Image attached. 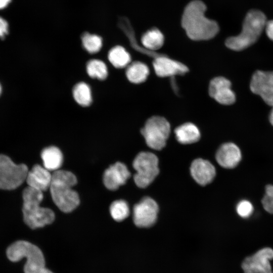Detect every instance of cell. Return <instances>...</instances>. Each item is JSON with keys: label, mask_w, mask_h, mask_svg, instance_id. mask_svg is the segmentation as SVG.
<instances>
[{"label": "cell", "mask_w": 273, "mask_h": 273, "mask_svg": "<svg viewBox=\"0 0 273 273\" xmlns=\"http://www.w3.org/2000/svg\"><path fill=\"white\" fill-rule=\"evenodd\" d=\"M206 9L202 1L194 0L184 9L181 24L187 36L192 40H209L215 36L219 31L217 22L205 16Z\"/></svg>", "instance_id": "6da1fadb"}, {"label": "cell", "mask_w": 273, "mask_h": 273, "mask_svg": "<svg viewBox=\"0 0 273 273\" xmlns=\"http://www.w3.org/2000/svg\"><path fill=\"white\" fill-rule=\"evenodd\" d=\"M77 184L75 175L70 171L58 170L52 174L50 187L53 202L62 212L69 213L79 204L77 193L72 189Z\"/></svg>", "instance_id": "7a4b0ae2"}, {"label": "cell", "mask_w": 273, "mask_h": 273, "mask_svg": "<svg viewBox=\"0 0 273 273\" xmlns=\"http://www.w3.org/2000/svg\"><path fill=\"white\" fill-rule=\"evenodd\" d=\"M22 197L23 219L29 228H42L54 221V212L40 205L43 197L42 192L28 187L23 190Z\"/></svg>", "instance_id": "3957f363"}, {"label": "cell", "mask_w": 273, "mask_h": 273, "mask_svg": "<svg viewBox=\"0 0 273 273\" xmlns=\"http://www.w3.org/2000/svg\"><path fill=\"white\" fill-rule=\"evenodd\" d=\"M267 20L263 13L251 10L247 14L243 23L241 33L228 38L225 46L231 50L240 51L254 43L265 28Z\"/></svg>", "instance_id": "277c9868"}, {"label": "cell", "mask_w": 273, "mask_h": 273, "mask_svg": "<svg viewBox=\"0 0 273 273\" xmlns=\"http://www.w3.org/2000/svg\"><path fill=\"white\" fill-rule=\"evenodd\" d=\"M6 254L9 259L13 262L26 258L24 273H38L45 267L42 251L37 246L28 241L20 240L13 243L7 248Z\"/></svg>", "instance_id": "5b68a950"}, {"label": "cell", "mask_w": 273, "mask_h": 273, "mask_svg": "<svg viewBox=\"0 0 273 273\" xmlns=\"http://www.w3.org/2000/svg\"><path fill=\"white\" fill-rule=\"evenodd\" d=\"M133 167L136 171L133 179L136 185L145 188L150 185L159 174L158 158L156 155L142 152L134 158Z\"/></svg>", "instance_id": "8992f818"}, {"label": "cell", "mask_w": 273, "mask_h": 273, "mask_svg": "<svg viewBox=\"0 0 273 273\" xmlns=\"http://www.w3.org/2000/svg\"><path fill=\"white\" fill-rule=\"evenodd\" d=\"M141 132L148 147L160 150L166 145L170 132V125L164 117L154 116L147 120Z\"/></svg>", "instance_id": "52a82bcc"}, {"label": "cell", "mask_w": 273, "mask_h": 273, "mask_svg": "<svg viewBox=\"0 0 273 273\" xmlns=\"http://www.w3.org/2000/svg\"><path fill=\"white\" fill-rule=\"evenodd\" d=\"M28 171L25 164H17L7 155L0 154V189L17 188L26 180Z\"/></svg>", "instance_id": "ba28073f"}, {"label": "cell", "mask_w": 273, "mask_h": 273, "mask_svg": "<svg viewBox=\"0 0 273 273\" xmlns=\"http://www.w3.org/2000/svg\"><path fill=\"white\" fill-rule=\"evenodd\" d=\"M159 207L151 198L146 197L136 204L133 209V220L139 228H148L155 224Z\"/></svg>", "instance_id": "9c48e42d"}, {"label": "cell", "mask_w": 273, "mask_h": 273, "mask_svg": "<svg viewBox=\"0 0 273 273\" xmlns=\"http://www.w3.org/2000/svg\"><path fill=\"white\" fill-rule=\"evenodd\" d=\"M273 259V249L265 247L245 258L242 263L244 273H272L270 261Z\"/></svg>", "instance_id": "30bf717a"}, {"label": "cell", "mask_w": 273, "mask_h": 273, "mask_svg": "<svg viewBox=\"0 0 273 273\" xmlns=\"http://www.w3.org/2000/svg\"><path fill=\"white\" fill-rule=\"evenodd\" d=\"M250 88L266 104L273 106V71H256L252 75Z\"/></svg>", "instance_id": "8fae6325"}, {"label": "cell", "mask_w": 273, "mask_h": 273, "mask_svg": "<svg viewBox=\"0 0 273 273\" xmlns=\"http://www.w3.org/2000/svg\"><path fill=\"white\" fill-rule=\"evenodd\" d=\"M208 91L210 96L220 104L230 105L236 101L231 82L223 77L212 79L210 82Z\"/></svg>", "instance_id": "7c38bea8"}, {"label": "cell", "mask_w": 273, "mask_h": 273, "mask_svg": "<svg viewBox=\"0 0 273 273\" xmlns=\"http://www.w3.org/2000/svg\"><path fill=\"white\" fill-rule=\"evenodd\" d=\"M153 66L157 75L162 77L183 75L189 71L183 63L162 54L154 58Z\"/></svg>", "instance_id": "4fadbf2b"}, {"label": "cell", "mask_w": 273, "mask_h": 273, "mask_svg": "<svg viewBox=\"0 0 273 273\" xmlns=\"http://www.w3.org/2000/svg\"><path fill=\"white\" fill-rule=\"evenodd\" d=\"M130 176L127 166L123 163L117 162L109 167L103 174V183L108 189L117 190L125 184Z\"/></svg>", "instance_id": "5bb4252c"}, {"label": "cell", "mask_w": 273, "mask_h": 273, "mask_svg": "<svg viewBox=\"0 0 273 273\" xmlns=\"http://www.w3.org/2000/svg\"><path fill=\"white\" fill-rule=\"evenodd\" d=\"M242 156L241 151L236 144L226 143L218 148L215 158L220 166L224 168L232 169L239 164Z\"/></svg>", "instance_id": "9a60e30c"}, {"label": "cell", "mask_w": 273, "mask_h": 273, "mask_svg": "<svg viewBox=\"0 0 273 273\" xmlns=\"http://www.w3.org/2000/svg\"><path fill=\"white\" fill-rule=\"evenodd\" d=\"M190 172L194 179L201 186L210 183L216 175L213 165L209 161L201 158L196 159L192 162Z\"/></svg>", "instance_id": "2e32d148"}, {"label": "cell", "mask_w": 273, "mask_h": 273, "mask_svg": "<svg viewBox=\"0 0 273 273\" xmlns=\"http://www.w3.org/2000/svg\"><path fill=\"white\" fill-rule=\"evenodd\" d=\"M52 178L50 171L36 164L28 171L26 181L28 187L43 192L50 188Z\"/></svg>", "instance_id": "e0dca14e"}, {"label": "cell", "mask_w": 273, "mask_h": 273, "mask_svg": "<svg viewBox=\"0 0 273 273\" xmlns=\"http://www.w3.org/2000/svg\"><path fill=\"white\" fill-rule=\"evenodd\" d=\"M164 37L162 33L157 28H152L143 34L141 38L143 48L154 58L160 56L156 51L164 44Z\"/></svg>", "instance_id": "ac0fdd59"}, {"label": "cell", "mask_w": 273, "mask_h": 273, "mask_svg": "<svg viewBox=\"0 0 273 273\" xmlns=\"http://www.w3.org/2000/svg\"><path fill=\"white\" fill-rule=\"evenodd\" d=\"M41 157L43 167L49 171H57L62 164V153L56 147L50 146L44 148L41 152Z\"/></svg>", "instance_id": "d6986e66"}, {"label": "cell", "mask_w": 273, "mask_h": 273, "mask_svg": "<svg viewBox=\"0 0 273 273\" xmlns=\"http://www.w3.org/2000/svg\"><path fill=\"white\" fill-rule=\"evenodd\" d=\"M177 141L183 144H190L197 142L200 138V132L193 123H186L174 130Z\"/></svg>", "instance_id": "ffe728a7"}, {"label": "cell", "mask_w": 273, "mask_h": 273, "mask_svg": "<svg viewBox=\"0 0 273 273\" xmlns=\"http://www.w3.org/2000/svg\"><path fill=\"white\" fill-rule=\"evenodd\" d=\"M149 74L148 67L141 62H134L129 64L126 70V75L129 81L133 83L144 82Z\"/></svg>", "instance_id": "44dd1931"}, {"label": "cell", "mask_w": 273, "mask_h": 273, "mask_svg": "<svg viewBox=\"0 0 273 273\" xmlns=\"http://www.w3.org/2000/svg\"><path fill=\"white\" fill-rule=\"evenodd\" d=\"M113 66L122 68L127 66L131 61L130 54L121 46H116L110 50L108 55Z\"/></svg>", "instance_id": "7402d4cb"}, {"label": "cell", "mask_w": 273, "mask_h": 273, "mask_svg": "<svg viewBox=\"0 0 273 273\" xmlns=\"http://www.w3.org/2000/svg\"><path fill=\"white\" fill-rule=\"evenodd\" d=\"M73 96L75 101L81 106L87 107L92 103L91 89L89 86L85 82H79L74 86Z\"/></svg>", "instance_id": "603a6c76"}, {"label": "cell", "mask_w": 273, "mask_h": 273, "mask_svg": "<svg viewBox=\"0 0 273 273\" xmlns=\"http://www.w3.org/2000/svg\"><path fill=\"white\" fill-rule=\"evenodd\" d=\"M86 71L90 77L100 80L106 79L108 75L106 65L103 61L98 59L90 60L87 62Z\"/></svg>", "instance_id": "cb8c5ba5"}, {"label": "cell", "mask_w": 273, "mask_h": 273, "mask_svg": "<svg viewBox=\"0 0 273 273\" xmlns=\"http://www.w3.org/2000/svg\"><path fill=\"white\" fill-rule=\"evenodd\" d=\"M112 217L117 221H121L126 218L129 214V209L127 202L123 200L113 202L110 207Z\"/></svg>", "instance_id": "d4e9b609"}, {"label": "cell", "mask_w": 273, "mask_h": 273, "mask_svg": "<svg viewBox=\"0 0 273 273\" xmlns=\"http://www.w3.org/2000/svg\"><path fill=\"white\" fill-rule=\"evenodd\" d=\"M81 40L83 47L90 54L98 52L102 47V38L96 34L85 32L82 35Z\"/></svg>", "instance_id": "484cf974"}, {"label": "cell", "mask_w": 273, "mask_h": 273, "mask_svg": "<svg viewBox=\"0 0 273 273\" xmlns=\"http://www.w3.org/2000/svg\"><path fill=\"white\" fill-rule=\"evenodd\" d=\"M264 209L273 214V185H267L265 188V194L261 199Z\"/></svg>", "instance_id": "4316f807"}, {"label": "cell", "mask_w": 273, "mask_h": 273, "mask_svg": "<svg viewBox=\"0 0 273 273\" xmlns=\"http://www.w3.org/2000/svg\"><path fill=\"white\" fill-rule=\"evenodd\" d=\"M254 207L250 201L247 200L240 201L236 206L238 214L244 218H248L253 213Z\"/></svg>", "instance_id": "83f0119b"}, {"label": "cell", "mask_w": 273, "mask_h": 273, "mask_svg": "<svg viewBox=\"0 0 273 273\" xmlns=\"http://www.w3.org/2000/svg\"><path fill=\"white\" fill-rule=\"evenodd\" d=\"M9 25L8 22L2 17H0V39H4L8 34Z\"/></svg>", "instance_id": "f1b7e54d"}, {"label": "cell", "mask_w": 273, "mask_h": 273, "mask_svg": "<svg viewBox=\"0 0 273 273\" xmlns=\"http://www.w3.org/2000/svg\"><path fill=\"white\" fill-rule=\"evenodd\" d=\"M265 29L268 37L273 41V20L266 22Z\"/></svg>", "instance_id": "f546056e"}, {"label": "cell", "mask_w": 273, "mask_h": 273, "mask_svg": "<svg viewBox=\"0 0 273 273\" xmlns=\"http://www.w3.org/2000/svg\"><path fill=\"white\" fill-rule=\"evenodd\" d=\"M11 1V0H0V9L5 8Z\"/></svg>", "instance_id": "4dcf8cb0"}, {"label": "cell", "mask_w": 273, "mask_h": 273, "mask_svg": "<svg viewBox=\"0 0 273 273\" xmlns=\"http://www.w3.org/2000/svg\"><path fill=\"white\" fill-rule=\"evenodd\" d=\"M38 273H53L52 271L45 267L42 268Z\"/></svg>", "instance_id": "1f68e13d"}, {"label": "cell", "mask_w": 273, "mask_h": 273, "mask_svg": "<svg viewBox=\"0 0 273 273\" xmlns=\"http://www.w3.org/2000/svg\"><path fill=\"white\" fill-rule=\"evenodd\" d=\"M269 119L271 124L273 126V106L269 114Z\"/></svg>", "instance_id": "d6a6232c"}, {"label": "cell", "mask_w": 273, "mask_h": 273, "mask_svg": "<svg viewBox=\"0 0 273 273\" xmlns=\"http://www.w3.org/2000/svg\"><path fill=\"white\" fill-rule=\"evenodd\" d=\"M2 91V86H1V85L0 84V95H1Z\"/></svg>", "instance_id": "836d02e7"}]
</instances>
